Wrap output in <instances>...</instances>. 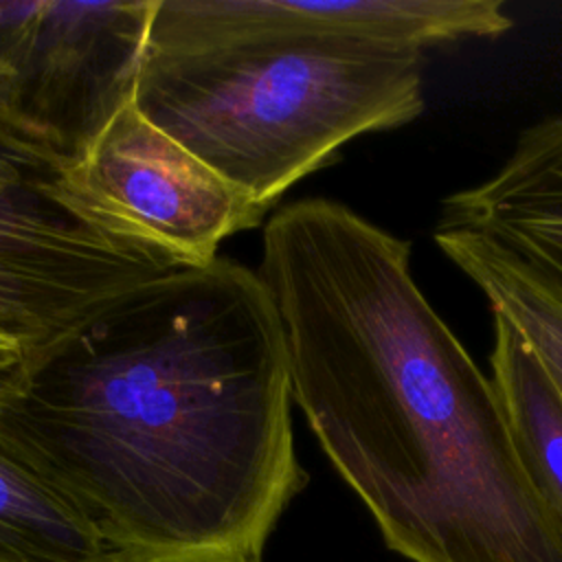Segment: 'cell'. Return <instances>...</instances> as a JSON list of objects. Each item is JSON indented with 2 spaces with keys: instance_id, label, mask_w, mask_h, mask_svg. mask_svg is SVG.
Listing matches in <instances>:
<instances>
[{
  "instance_id": "cell-1",
  "label": "cell",
  "mask_w": 562,
  "mask_h": 562,
  "mask_svg": "<svg viewBox=\"0 0 562 562\" xmlns=\"http://www.w3.org/2000/svg\"><path fill=\"white\" fill-rule=\"evenodd\" d=\"M283 329L231 257L119 290L0 369V439L114 562H263L310 476Z\"/></svg>"
},
{
  "instance_id": "cell-2",
  "label": "cell",
  "mask_w": 562,
  "mask_h": 562,
  "mask_svg": "<svg viewBox=\"0 0 562 562\" xmlns=\"http://www.w3.org/2000/svg\"><path fill=\"white\" fill-rule=\"evenodd\" d=\"M257 268L292 400L413 562H562V516L492 382L411 270V241L329 198L277 211Z\"/></svg>"
},
{
  "instance_id": "cell-3",
  "label": "cell",
  "mask_w": 562,
  "mask_h": 562,
  "mask_svg": "<svg viewBox=\"0 0 562 562\" xmlns=\"http://www.w3.org/2000/svg\"><path fill=\"white\" fill-rule=\"evenodd\" d=\"M134 103L270 211L349 140L424 112V55L329 31L318 0H156Z\"/></svg>"
},
{
  "instance_id": "cell-4",
  "label": "cell",
  "mask_w": 562,
  "mask_h": 562,
  "mask_svg": "<svg viewBox=\"0 0 562 562\" xmlns=\"http://www.w3.org/2000/svg\"><path fill=\"white\" fill-rule=\"evenodd\" d=\"M156 0H0V112L77 160L134 101Z\"/></svg>"
},
{
  "instance_id": "cell-5",
  "label": "cell",
  "mask_w": 562,
  "mask_h": 562,
  "mask_svg": "<svg viewBox=\"0 0 562 562\" xmlns=\"http://www.w3.org/2000/svg\"><path fill=\"white\" fill-rule=\"evenodd\" d=\"M180 266L99 217L66 167L0 189V336L33 347L110 294Z\"/></svg>"
},
{
  "instance_id": "cell-6",
  "label": "cell",
  "mask_w": 562,
  "mask_h": 562,
  "mask_svg": "<svg viewBox=\"0 0 562 562\" xmlns=\"http://www.w3.org/2000/svg\"><path fill=\"white\" fill-rule=\"evenodd\" d=\"M66 173L99 217L162 248L184 268L211 263L226 237L257 228L268 213L154 125L134 101L66 165Z\"/></svg>"
},
{
  "instance_id": "cell-7",
  "label": "cell",
  "mask_w": 562,
  "mask_h": 562,
  "mask_svg": "<svg viewBox=\"0 0 562 562\" xmlns=\"http://www.w3.org/2000/svg\"><path fill=\"white\" fill-rule=\"evenodd\" d=\"M435 226L494 239L562 292V112L527 125L490 176L441 198Z\"/></svg>"
},
{
  "instance_id": "cell-8",
  "label": "cell",
  "mask_w": 562,
  "mask_h": 562,
  "mask_svg": "<svg viewBox=\"0 0 562 562\" xmlns=\"http://www.w3.org/2000/svg\"><path fill=\"white\" fill-rule=\"evenodd\" d=\"M435 246L527 340L562 397V292L494 239L463 228L432 231Z\"/></svg>"
},
{
  "instance_id": "cell-9",
  "label": "cell",
  "mask_w": 562,
  "mask_h": 562,
  "mask_svg": "<svg viewBox=\"0 0 562 562\" xmlns=\"http://www.w3.org/2000/svg\"><path fill=\"white\" fill-rule=\"evenodd\" d=\"M0 562H114L90 520L2 439Z\"/></svg>"
},
{
  "instance_id": "cell-10",
  "label": "cell",
  "mask_w": 562,
  "mask_h": 562,
  "mask_svg": "<svg viewBox=\"0 0 562 562\" xmlns=\"http://www.w3.org/2000/svg\"><path fill=\"white\" fill-rule=\"evenodd\" d=\"M492 323V382L531 474L562 516V397L520 331L498 312Z\"/></svg>"
},
{
  "instance_id": "cell-11",
  "label": "cell",
  "mask_w": 562,
  "mask_h": 562,
  "mask_svg": "<svg viewBox=\"0 0 562 562\" xmlns=\"http://www.w3.org/2000/svg\"><path fill=\"white\" fill-rule=\"evenodd\" d=\"M66 165L48 138L0 112V189L55 173Z\"/></svg>"
},
{
  "instance_id": "cell-12",
  "label": "cell",
  "mask_w": 562,
  "mask_h": 562,
  "mask_svg": "<svg viewBox=\"0 0 562 562\" xmlns=\"http://www.w3.org/2000/svg\"><path fill=\"white\" fill-rule=\"evenodd\" d=\"M20 351H22V349H20L13 340L0 336V369L13 364V362L20 358Z\"/></svg>"
}]
</instances>
